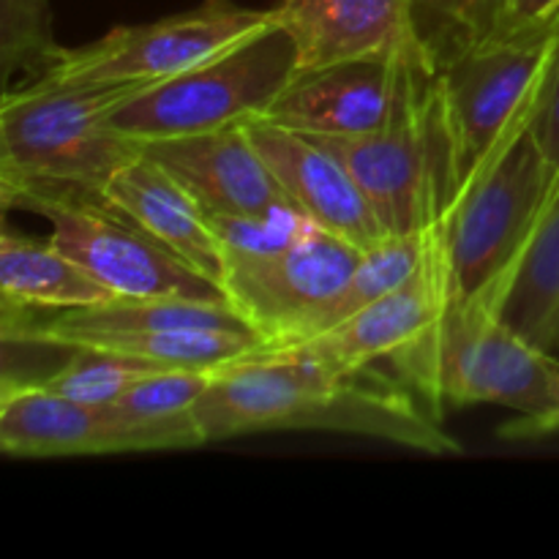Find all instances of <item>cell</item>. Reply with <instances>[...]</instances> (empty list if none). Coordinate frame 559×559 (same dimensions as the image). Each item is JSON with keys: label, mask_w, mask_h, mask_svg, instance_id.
I'll list each match as a JSON object with an SVG mask.
<instances>
[{"label": "cell", "mask_w": 559, "mask_h": 559, "mask_svg": "<svg viewBox=\"0 0 559 559\" xmlns=\"http://www.w3.org/2000/svg\"><path fill=\"white\" fill-rule=\"evenodd\" d=\"M448 304H451V262H448L445 227H442L424 265L407 282L371 300L338 325L293 347L267 349V355L311 360L342 374H355L369 369L374 360L396 358L413 344L424 342L445 314Z\"/></svg>", "instance_id": "10"}, {"label": "cell", "mask_w": 559, "mask_h": 559, "mask_svg": "<svg viewBox=\"0 0 559 559\" xmlns=\"http://www.w3.org/2000/svg\"><path fill=\"white\" fill-rule=\"evenodd\" d=\"M216 369H162L136 382L109 407L134 426L142 451H183L205 445L197 426V402Z\"/></svg>", "instance_id": "19"}, {"label": "cell", "mask_w": 559, "mask_h": 559, "mask_svg": "<svg viewBox=\"0 0 559 559\" xmlns=\"http://www.w3.org/2000/svg\"><path fill=\"white\" fill-rule=\"evenodd\" d=\"M197 426L205 442L273 429H322L429 456L462 453L407 391L369 377V369L342 374L311 360L267 353H251L216 369L197 402Z\"/></svg>", "instance_id": "1"}, {"label": "cell", "mask_w": 559, "mask_h": 559, "mask_svg": "<svg viewBox=\"0 0 559 559\" xmlns=\"http://www.w3.org/2000/svg\"><path fill=\"white\" fill-rule=\"evenodd\" d=\"M147 82H60L38 76L0 98V194L38 186L102 197L142 145L112 126V112Z\"/></svg>", "instance_id": "2"}, {"label": "cell", "mask_w": 559, "mask_h": 559, "mask_svg": "<svg viewBox=\"0 0 559 559\" xmlns=\"http://www.w3.org/2000/svg\"><path fill=\"white\" fill-rule=\"evenodd\" d=\"M251 142L298 211L317 227L366 249L385 235L347 164L322 140L267 120H249Z\"/></svg>", "instance_id": "14"}, {"label": "cell", "mask_w": 559, "mask_h": 559, "mask_svg": "<svg viewBox=\"0 0 559 559\" xmlns=\"http://www.w3.org/2000/svg\"><path fill=\"white\" fill-rule=\"evenodd\" d=\"M0 448L11 459L142 453L134 426L112 407L74 402L9 374L0 382Z\"/></svg>", "instance_id": "15"}, {"label": "cell", "mask_w": 559, "mask_h": 559, "mask_svg": "<svg viewBox=\"0 0 559 559\" xmlns=\"http://www.w3.org/2000/svg\"><path fill=\"white\" fill-rule=\"evenodd\" d=\"M557 194H559V183L555 186V189H551V191H549V197H546V205H544V211H546V207H549V205H551V200H555V197H557ZM540 216H544V213H540Z\"/></svg>", "instance_id": "26"}, {"label": "cell", "mask_w": 559, "mask_h": 559, "mask_svg": "<svg viewBox=\"0 0 559 559\" xmlns=\"http://www.w3.org/2000/svg\"><path fill=\"white\" fill-rule=\"evenodd\" d=\"M399 369L435 404H497L524 418L559 409V360L513 331L489 295L453 300Z\"/></svg>", "instance_id": "4"}, {"label": "cell", "mask_w": 559, "mask_h": 559, "mask_svg": "<svg viewBox=\"0 0 559 559\" xmlns=\"http://www.w3.org/2000/svg\"><path fill=\"white\" fill-rule=\"evenodd\" d=\"M102 197L115 211L140 224L158 243L222 287L224 254L211 216L156 158L145 151L136 153L109 178Z\"/></svg>", "instance_id": "16"}, {"label": "cell", "mask_w": 559, "mask_h": 559, "mask_svg": "<svg viewBox=\"0 0 559 559\" xmlns=\"http://www.w3.org/2000/svg\"><path fill=\"white\" fill-rule=\"evenodd\" d=\"M484 295L513 331L546 349V333L559 311V197L544 211L516 262Z\"/></svg>", "instance_id": "18"}, {"label": "cell", "mask_w": 559, "mask_h": 559, "mask_svg": "<svg viewBox=\"0 0 559 559\" xmlns=\"http://www.w3.org/2000/svg\"><path fill=\"white\" fill-rule=\"evenodd\" d=\"M273 11L295 44L298 74L349 60H437L413 0H278Z\"/></svg>", "instance_id": "11"}, {"label": "cell", "mask_w": 559, "mask_h": 559, "mask_svg": "<svg viewBox=\"0 0 559 559\" xmlns=\"http://www.w3.org/2000/svg\"><path fill=\"white\" fill-rule=\"evenodd\" d=\"M49 222V238L80 262L93 278L112 289L115 298H183L229 304L222 287L158 243L151 233L115 211L104 197L66 189H25L3 197Z\"/></svg>", "instance_id": "6"}, {"label": "cell", "mask_w": 559, "mask_h": 559, "mask_svg": "<svg viewBox=\"0 0 559 559\" xmlns=\"http://www.w3.org/2000/svg\"><path fill=\"white\" fill-rule=\"evenodd\" d=\"M535 136H538V145L551 169V189H555L559 183V55L555 69H551L549 87H546L544 107H540L538 120H535Z\"/></svg>", "instance_id": "24"}, {"label": "cell", "mask_w": 559, "mask_h": 559, "mask_svg": "<svg viewBox=\"0 0 559 559\" xmlns=\"http://www.w3.org/2000/svg\"><path fill=\"white\" fill-rule=\"evenodd\" d=\"M551 169L533 129L524 131L445 213L451 298L489 293L538 227Z\"/></svg>", "instance_id": "8"}, {"label": "cell", "mask_w": 559, "mask_h": 559, "mask_svg": "<svg viewBox=\"0 0 559 559\" xmlns=\"http://www.w3.org/2000/svg\"><path fill=\"white\" fill-rule=\"evenodd\" d=\"M142 151L175 175L207 213L260 218L300 213L254 147L246 123L151 142Z\"/></svg>", "instance_id": "13"}, {"label": "cell", "mask_w": 559, "mask_h": 559, "mask_svg": "<svg viewBox=\"0 0 559 559\" xmlns=\"http://www.w3.org/2000/svg\"><path fill=\"white\" fill-rule=\"evenodd\" d=\"M557 55L559 25L524 36H486L437 58V93L451 147L448 211L533 129Z\"/></svg>", "instance_id": "3"}, {"label": "cell", "mask_w": 559, "mask_h": 559, "mask_svg": "<svg viewBox=\"0 0 559 559\" xmlns=\"http://www.w3.org/2000/svg\"><path fill=\"white\" fill-rule=\"evenodd\" d=\"M360 251L353 240L311 224L271 254L224 260L222 293L260 338L262 353L293 347L325 331Z\"/></svg>", "instance_id": "7"}, {"label": "cell", "mask_w": 559, "mask_h": 559, "mask_svg": "<svg viewBox=\"0 0 559 559\" xmlns=\"http://www.w3.org/2000/svg\"><path fill=\"white\" fill-rule=\"evenodd\" d=\"M71 353L74 355L69 364L36 382L47 391L74 399V402L93 404V407H109L136 382L151 377L153 371H162V366L123 358V355L93 353V349H71Z\"/></svg>", "instance_id": "21"}, {"label": "cell", "mask_w": 559, "mask_h": 559, "mask_svg": "<svg viewBox=\"0 0 559 559\" xmlns=\"http://www.w3.org/2000/svg\"><path fill=\"white\" fill-rule=\"evenodd\" d=\"M0 293L16 309H82L107 304L112 289L71 260L52 238L36 240L3 229L0 235Z\"/></svg>", "instance_id": "17"}, {"label": "cell", "mask_w": 559, "mask_h": 559, "mask_svg": "<svg viewBox=\"0 0 559 559\" xmlns=\"http://www.w3.org/2000/svg\"><path fill=\"white\" fill-rule=\"evenodd\" d=\"M559 431V409L546 415H535V418H519L513 424L506 426L508 437H544V435H555Z\"/></svg>", "instance_id": "25"}, {"label": "cell", "mask_w": 559, "mask_h": 559, "mask_svg": "<svg viewBox=\"0 0 559 559\" xmlns=\"http://www.w3.org/2000/svg\"><path fill=\"white\" fill-rule=\"evenodd\" d=\"M55 41L49 0H0V76L11 87L14 74L38 80L63 55Z\"/></svg>", "instance_id": "20"}, {"label": "cell", "mask_w": 559, "mask_h": 559, "mask_svg": "<svg viewBox=\"0 0 559 559\" xmlns=\"http://www.w3.org/2000/svg\"><path fill=\"white\" fill-rule=\"evenodd\" d=\"M415 63H437L424 58L349 60L317 71L295 74L282 96L260 120L320 136L344 140L382 129L396 112Z\"/></svg>", "instance_id": "12"}, {"label": "cell", "mask_w": 559, "mask_h": 559, "mask_svg": "<svg viewBox=\"0 0 559 559\" xmlns=\"http://www.w3.org/2000/svg\"><path fill=\"white\" fill-rule=\"evenodd\" d=\"M415 16L435 58L495 33L497 0H413Z\"/></svg>", "instance_id": "22"}, {"label": "cell", "mask_w": 559, "mask_h": 559, "mask_svg": "<svg viewBox=\"0 0 559 559\" xmlns=\"http://www.w3.org/2000/svg\"><path fill=\"white\" fill-rule=\"evenodd\" d=\"M273 25V9H249L235 0H202L180 14L142 25H120L96 41L66 47L58 63L41 76L60 82L158 85L271 31Z\"/></svg>", "instance_id": "9"}, {"label": "cell", "mask_w": 559, "mask_h": 559, "mask_svg": "<svg viewBox=\"0 0 559 559\" xmlns=\"http://www.w3.org/2000/svg\"><path fill=\"white\" fill-rule=\"evenodd\" d=\"M559 25V0H497L491 36H524Z\"/></svg>", "instance_id": "23"}, {"label": "cell", "mask_w": 559, "mask_h": 559, "mask_svg": "<svg viewBox=\"0 0 559 559\" xmlns=\"http://www.w3.org/2000/svg\"><path fill=\"white\" fill-rule=\"evenodd\" d=\"M295 74V44L276 22L218 58L131 96L112 112V126L136 145L211 134L262 118Z\"/></svg>", "instance_id": "5"}]
</instances>
